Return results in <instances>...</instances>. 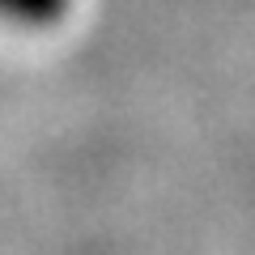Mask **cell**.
Returning <instances> with one entry per match:
<instances>
[{"label":"cell","mask_w":255,"mask_h":255,"mask_svg":"<svg viewBox=\"0 0 255 255\" xmlns=\"http://www.w3.org/2000/svg\"><path fill=\"white\" fill-rule=\"evenodd\" d=\"M68 9H73V0H0V21L47 30V26H60L68 17Z\"/></svg>","instance_id":"1"}]
</instances>
